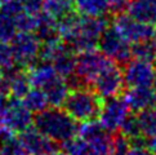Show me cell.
Segmentation results:
<instances>
[{
    "mask_svg": "<svg viewBox=\"0 0 156 155\" xmlns=\"http://www.w3.org/2000/svg\"><path fill=\"white\" fill-rule=\"evenodd\" d=\"M41 91H44V93H45L48 102L51 106L59 107L63 105L70 88H69L67 81H66L62 76H59L54 81H52L51 84H48L45 88H43Z\"/></svg>",
    "mask_w": 156,
    "mask_h": 155,
    "instance_id": "9a60e30c",
    "label": "cell"
},
{
    "mask_svg": "<svg viewBox=\"0 0 156 155\" xmlns=\"http://www.w3.org/2000/svg\"><path fill=\"white\" fill-rule=\"evenodd\" d=\"M47 155H67V154H66L65 151H59L58 149H57V150H54V151H52V153L47 154Z\"/></svg>",
    "mask_w": 156,
    "mask_h": 155,
    "instance_id": "83f0119b",
    "label": "cell"
},
{
    "mask_svg": "<svg viewBox=\"0 0 156 155\" xmlns=\"http://www.w3.org/2000/svg\"><path fill=\"white\" fill-rule=\"evenodd\" d=\"M32 125L52 141L61 145L76 137L79 129L77 121L65 109L55 106L47 107L43 111L36 113Z\"/></svg>",
    "mask_w": 156,
    "mask_h": 155,
    "instance_id": "6da1fadb",
    "label": "cell"
},
{
    "mask_svg": "<svg viewBox=\"0 0 156 155\" xmlns=\"http://www.w3.org/2000/svg\"><path fill=\"white\" fill-rule=\"evenodd\" d=\"M55 71L63 78L69 79L75 74V63H76V53H74L69 47H66L57 57L51 62Z\"/></svg>",
    "mask_w": 156,
    "mask_h": 155,
    "instance_id": "e0dca14e",
    "label": "cell"
},
{
    "mask_svg": "<svg viewBox=\"0 0 156 155\" xmlns=\"http://www.w3.org/2000/svg\"><path fill=\"white\" fill-rule=\"evenodd\" d=\"M2 78H3V70L0 69V79H2Z\"/></svg>",
    "mask_w": 156,
    "mask_h": 155,
    "instance_id": "f546056e",
    "label": "cell"
},
{
    "mask_svg": "<svg viewBox=\"0 0 156 155\" xmlns=\"http://www.w3.org/2000/svg\"><path fill=\"white\" fill-rule=\"evenodd\" d=\"M141 133L144 138L156 136V105L139 111L137 115Z\"/></svg>",
    "mask_w": 156,
    "mask_h": 155,
    "instance_id": "d6986e66",
    "label": "cell"
},
{
    "mask_svg": "<svg viewBox=\"0 0 156 155\" xmlns=\"http://www.w3.org/2000/svg\"><path fill=\"white\" fill-rule=\"evenodd\" d=\"M32 123H34L32 113L23 105L22 99L13 97L7 98V105L3 115V124L5 129L13 135H18L29 129Z\"/></svg>",
    "mask_w": 156,
    "mask_h": 155,
    "instance_id": "52a82bcc",
    "label": "cell"
},
{
    "mask_svg": "<svg viewBox=\"0 0 156 155\" xmlns=\"http://www.w3.org/2000/svg\"><path fill=\"white\" fill-rule=\"evenodd\" d=\"M151 44H152V47H154V51H155V54H156V29L154 30V34H152V38H151Z\"/></svg>",
    "mask_w": 156,
    "mask_h": 155,
    "instance_id": "4316f807",
    "label": "cell"
},
{
    "mask_svg": "<svg viewBox=\"0 0 156 155\" xmlns=\"http://www.w3.org/2000/svg\"><path fill=\"white\" fill-rule=\"evenodd\" d=\"M125 101L130 111L139 113L156 102V92L152 87H132L125 93Z\"/></svg>",
    "mask_w": 156,
    "mask_h": 155,
    "instance_id": "4fadbf2b",
    "label": "cell"
},
{
    "mask_svg": "<svg viewBox=\"0 0 156 155\" xmlns=\"http://www.w3.org/2000/svg\"><path fill=\"white\" fill-rule=\"evenodd\" d=\"M75 10L81 16H98L108 14L110 10V0H75Z\"/></svg>",
    "mask_w": 156,
    "mask_h": 155,
    "instance_id": "2e32d148",
    "label": "cell"
},
{
    "mask_svg": "<svg viewBox=\"0 0 156 155\" xmlns=\"http://www.w3.org/2000/svg\"><path fill=\"white\" fill-rule=\"evenodd\" d=\"M132 57L154 61L156 54H155L151 41L148 40V41H141V43L132 44Z\"/></svg>",
    "mask_w": 156,
    "mask_h": 155,
    "instance_id": "cb8c5ba5",
    "label": "cell"
},
{
    "mask_svg": "<svg viewBox=\"0 0 156 155\" xmlns=\"http://www.w3.org/2000/svg\"><path fill=\"white\" fill-rule=\"evenodd\" d=\"M43 10L51 17L59 20L75 10V0H41Z\"/></svg>",
    "mask_w": 156,
    "mask_h": 155,
    "instance_id": "ac0fdd59",
    "label": "cell"
},
{
    "mask_svg": "<svg viewBox=\"0 0 156 155\" xmlns=\"http://www.w3.org/2000/svg\"><path fill=\"white\" fill-rule=\"evenodd\" d=\"M92 88L103 99L120 96L125 88L124 76H122V70L120 65L112 62L110 66H107L94 79Z\"/></svg>",
    "mask_w": 156,
    "mask_h": 155,
    "instance_id": "ba28073f",
    "label": "cell"
},
{
    "mask_svg": "<svg viewBox=\"0 0 156 155\" xmlns=\"http://www.w3.org/2000/svg\"><path fill=\"white\" fill-rule=\"evenodd\" d=\"M8 133L0 140V155H31L21 145L18 138Z\"/></svg>",
    "mask_w": 156,
    "mask_h": 155,
    "instance_id": "44dd1931",
    "label": "cell"
},
{
    "mask_svg": "<svg viewBox=\"0 0 156 155\" xmlns=\"http://www.w3.org/2000/svg\"><path fill=\"white\" fill-rule=\"evenodd\" d=\"M126 13L138 21L156 23V2L155 0H130Z\"/></svg>",
    "mask_w": 156,
    "mask_h": 155,
    "instance_id": "5bb4252c",
    "label": "cell"
},
{
    "mask_svg": "<svg viewBox=\"0 0 156 155\" xmlns=\"http://www.w3.org/2000/svg\"><path fill=\"white\" fill-rule=\"evenodd\" d=\"M154 87L156 88V70H155V78H154Z\"/></svg>",
    "mask_w": 156,
    "mask_h": 155,
    "instance_id": "f1b7e54d",
    "label": "cell"
},
{
    "mask_svg": "<svg viewBox=\"0 0 156 155\" xmlns=\"http://www.w3.org/2000/svg\"><path fill=\"white\" fill-rule=\"evenodd\" d=\"M14 61L20 67L27 69L39 58L41 41L34 31H18L9 41Z\"/></svg>",
    "mask_w": 156,
    "mask_h": 155,
    "instance_id": "5b68a950",
    "label": "cell"
},
{
    "mask_svg": "<svg viewBox=\"0 0 156 155\" xmlns=\"http://www.w3.org/2000/svg\"><path fill=\"white\" fill-rule=\"evenodd\" d=\"M112 62L114 61H111L107 56H105L101 51H97L96 48L79 52L76 53L75 75L84 87L92 88L94 79Z\"/></svg>",
    "mask_w": 156,
    "mask_h": 155,
    "instance_id": "3957f363",
    "label": "cell"
},
{
    "mask_svg": "<svg viewBox=\"0 0 156 155\" xmlns=\"http://www.w3.org/2000/svg\"><path fill=\"white\" fill-rule=\"evenodd\" d=\"M146 146L150 151H151L154 155H156V136H154V137H150V138H147V141H146Z\"/></svg>",
    "mask_w": 156,
    "mask_h": 155,
    "instance_id": "484cf974",
    "label": "cell"
},
{
    "mask_svg": "<svg viewBox=\"0 0 156 155\" xmlns=\"http://www.w3.org/2000/svg\"><path fill=\"white\" fill-rule=\"evenodd\" d=\"M129 114L130 109L124 97H110L103 101L101 113H99L97 120L101 123L105 129H107L111 133H116L120 131V127L122 125L124 120L128 118Z\"/></svg>",
    "mask_w": 156,
    "mask_h": 155,
    "instance_id": "8992f818",
    "label": "cell"
},
{
    "mask_svg": "<svg viewBox=\"0 0 156 155\" xmlns=\"http://www.w3.org/2000/svg\"><path fill=\"white\" fill-rule=\"evenodd\" d=\"M5 2H7V0H0V5H2L3 3H5Z\"/></svg>",
    "mask_w": 156,
    "mask_h": 155,
    "instance_id": "4dcf8cb0",
    "label": "cell"
},
{
    "mask_svg": "<svg viewBox=\"0 0 156 155\" xmlns=\"http://www.w3.org/2000/svg\"><path fill=\"white\" fill-rule=\"evenodd\" d=\"M27 76H29L30 84L34 88H45L48 84H51L57 78L61 75L55 71L54 66L51 62H45V61L37 59L36 62L30 65L26 69Z\"/></svg>",
    "mask_w": 156,
    "mask_h": 155,
    "instance_id": "7c38bea8",
    "label": "cell"
},
{
    "mask_svg": "<svg viewBox=\"0 0 156 155\" xmlns=\"http://www.w3.org/2000/svg\"><path fill=\"white\" fill-rule=\"evenodd\" d=\"M22 102L32 114L40 113L49 106L48 98L44 91H41L40 88H34V87H31V89L23 96Z\"/></svg>",
    "mask_w": 156,
    "mask_h": 155,
    "instance_id": "ffe728a7",
    "label": "cell"
},
{
    "mask_svg": "<svg viewBox=\"0 0 156 155\" xmlns=\"http://www.w3.org/2000/svg\"><path fill=\"white\" fill-rule=\"evenodd\" d=\"M97 47L105 56L118 65H125L132 58V44L115 26L108 25L99 36Z\"/></svg>",
    "mask_w": 156,
    "mask_h": 155,
    "instance_id": "277c9868",
    "label": "cell"
},
{
    "mask_svg": "<svg viewBox=\"0 0 156 155\" xmlns=\"http://www.w3.org/2000/svg\"><path fill=\"white\" fill-rule=\"evenodd\" d=\"M102 103L103 98L99 97L93 88L81 87L69 91L63 109L77 123H85L98 119Z\"/></svg>",
    "mask_w": 156,
    "mask_h": 155,
    "instance_id": "7a4b0ae2",
    "label": "cell"
},
{
    "mask_svg": "<svg viewBox=\"0 0 156 155\" xmlns=\"http://www.w3.org/2000/svg\"><path fill=\"white\" fill-rule=\"evenodd\" d=\"M114 26L121 32V35L130 44L151 40L154 30H155L154 25L138 21L136 18H133L128 13L126 14L120 13L118 16H115Z\"/></svg>",
    "mask_w": 156,
    "mask_h": 155,
    "instance_id": "30bf717a",
    "label": "cell"
},
{
    "mask_svg": "<svg viewBox=\"0 0 156 155\" xmlns=\"http://www.w3.org/2000/svg\"><path fill=\"white\" fill-rule=\"evenodd\" d=\"M18 140L31 155H47L58 149V143L52 141L36 128H30L18 133Z\"/></svg>",
    "mask_w": 156,
    "mask_h": 155,
    "instance_id": "8fae6325",
    "label": "cell"
},
{
    "mask_svg": "<svg viewBox=\"0 0 156 155\" xmlns=\"http://www.w3.org/2000/svg\"><path fill=\"white\" fill-rule=\"evenodd\" d=\"M16 66H17V63L14 61L10 44L7 41H0V69L3 71H7L16 67Z\"/></svg>",
    "mask_w": 156,
    "mask_h": 155,
    "instance_id": "603a6c76",
    "label": "cell"
},
{
    "mask_svg": "<svg viewBox=\"0 0 156 155\" xmlns=\"http://www.w3.org/2000/svg\"><path fill=\"white\" fill-rule=\"evenodd\" d=\"M126 155H154L146 146H130Z\"/></svg>",
    "mask_w": 156,
    "mask_h": 155,
    "instance_id": "d4e9b609",
    "label": "cell"
},
{
    "mask_svg": "<svg viewBox=\"0 0 156 155\" xmlns=\"http://www.w3.org/2000/svg\"><path fill=\"white\" fill-rule=\"evenodd\" d=\"M17 32V23L13 16L0 12V41L9 43Z\"/></svg>",
    "mask_w": 156,
    "mask_h": 155,
    "instance_id": "7402d4cb",
    "label": "cell"
},
{
    "mask_svg": "<svg viewBox=\"0 0 156 155\" xmlns=\"http://www.w3.org/2000/svg\"><path fill=\"white\" fill-rule=\"evenodd\" d=\"M155 105H156V102H155Z\"/></svg>",
    "mask_w": 156,
    "mask_h": 155,
    "instance_id": "1f68e13d",
    "label": "cell"
},
{
    "mask_svg": "<svg viewBox=\"0 0 156 155\" xmlns=\"http://www.w3.org/2000/svg\"><path fill=\"white\" fill-rule=\"evenodd\" d=\"M156 65L151 59L130 58L122 69L124 83L128 88L132 87H152Z\"/></svg>",
    "mask_w": 156,
    "mask_h": 155,
    "instance_id": "9c48e42d",
    "label": "cell"
}]
</instances>
